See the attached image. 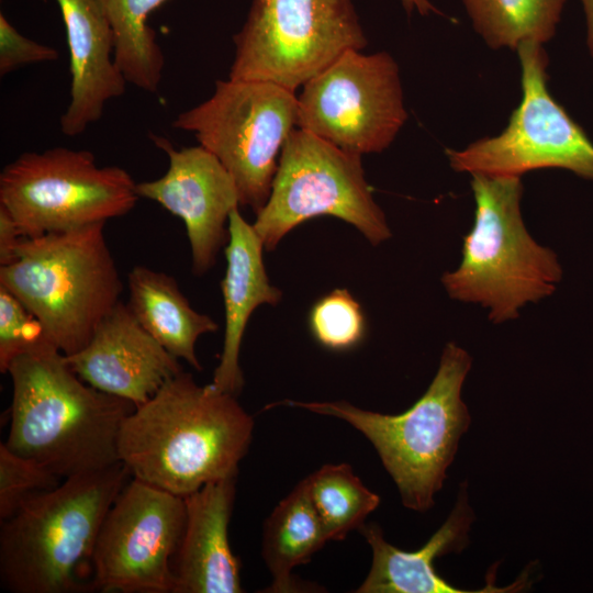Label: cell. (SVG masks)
Here are the masks:
<instances>
[{"label":"cell","mask_w":593,"mask_h":593,"mask_svg":"<svg viewBox=\"0 0 593 593\" xmlns=\"http://www.w3.org/2000/svg\"><path fill=\"white\" fill-rule=\"evenodd\" d=\"M298 96L282 86L227 79L172 122L190 132L225 167L239 202L257 214L267 203L284 143L296 128Z\"/></svg>","instance_id":"7"},{"label":"cell","mask_w":593,"mask_h":593,"mask_svg":"<svg viewBox=\"0 0 593 593\" xmlns=\"http://www.w3.org/2000/svg\"><path fill=\"white\" fill-rule=\"evenodd\" d=\"M127 306L143 328L167 351L202 370L195 343L219 325L197 312L179 289L175 278L146 266H135L127 276Z\"/></svg>","instance_id":"20"},{"label":"cell","mask_w":593,"mask_h":593,"mask_svg":"<svg viewBox=\"0 0 593 593\" xmlns=\"http://www.w3.org/2000/svg\"><path fill=\"white\" fill-rule=\"evenodd\" d=\"M471 176L474 223L463 237L460 265L441 281L450 298L479 304L492 322L503 323L550 295L562 269L557 255L524 224L521 177Z\"/></svg>","instance_id":"6"},{"label":"cell","mask_w":593,"mask_h":593,"mask_svg":"<svg viewBox=\"0 0 593 593\" xmlns=\"http://www.w3.org/2000/svg\"><path fill=\"white\" fill-rule=\"evenodd\" d=\"M233 42L230 79L292 91L345 52L368 44L353 0H253Z\"/></svg>","instance_id":"10"},{"label":"cell","mask_w":593,"mask_h":593,"mask_svg":"<svg viewBox=\"0 0 593 593\" xmlns=\"http://www.w3.org/2000/svg\"><path fill=\"white\" fill-rule=\"evenodd\" d=\"M228 231L226 270L221 282L225 332L212 383L237 396L244 385L239 350L247 322L261 304L277 305L282 293L270 283L262 259L264 244L238 208L230 215Z\"/></svg>","instance_id":"19"},{"label":"cell","mask_w":593,"mask_h":593,"mask_svg":"<svg viewBox=\"0 0 593 593\" xmlns=\"http://www.w3.org/2000/svg\"><path fill=\"white\" fill-rule=\"evenodd\" d=\"M473 511L468 504L466 485L462 484L457 503L446 522L416 551L401 550L385 540L382 529L374 523L363 525L360 532L372 551V563L357 593H501L516 592L526 586L527 575L511 586L496 588L493 580L482 590H461L443 579L434 568L439 556L461 551L468 542V532L473 522Z\"/></svg>","instance_id":"18"},{"label":"cell","mask_w":593,"mask_h":593,"mask_svg":"<svg viewBox=\"0 0 593 593\" xmlns=\"http://www.w3.org/2000/svg\"><path fill=\"white\" fill-rule=\"evenodd\" d=\"M88 384L136 406L182 371L179 359L149 335L120 301L79 351L65 356Z\"/></svg>","instance_id":"15"},{"label":"cell","mask_w":593,"mask_h":593,"mask_svg":"<svg viewBox=\"0 0 593 593\" xmlns=\"http://www.w3.org/2000/svg\"><path fill=\"white\" fill-rule=\"evenodd\" d=\"M253 432L236 395L181 371L124 418L118 456L133 478L184 497L236 477Z\"/></svg>","instance_id":"1"},{"label":"cell","mask_w":593,"mask_h":593,"mask_svg":"<svg viewBox=\"0 0 593 593\" xmlns=\"http://www.w3.org/2000/svg\"><path fill=\"white\" fill-rule=\"evenodd\" d=\"M309 323L314 338L333 350L356 346L365 334L360 304L346 289H335L320 299L310 312Z\"/></svg>","instance_id":"25"},{"label":"cell","mask_w":593,"mask_h":593,"mask_svg":"<svg viewBox=\"0 0 593 593\" xmlns=\"http://www.w3.org/2000/svg\"><path fill=\"white\" fill-rule=\"evenodd\" d=\"M138 199L128 171L100 167L85 149L26 152L0 172V205L22 237L105 223L128 213Z\"/></svg>","instance_id":"8"},{"label":"cell","mask_w":593,"mask_h":593,"mask_svg":"<svg viewBox=\"0 0 593 593\" xmlns=\"http://www.w3.org/2000/svg\"><path fill=\"white\" fill-rule=\"evenodd\" d=\"M184 525L182 496L132 477L100 527L92 591L174 593L171 560Z\"/></svg>","instance_id":"13"},{"label":"cell","mask_w":593,"mask_h":593,"mask_svg":"<svg viewBox=\"0 0 593 593\" xmlns=\"http://www.w3.org/2000/svg\"><path fill=\"white\" fill-rule=\"evenodd\" d=\"M60 478L36 461L0 443V522L10 517L31 495L55 488Z\"/></svg>","instance_id":"26"},{"label":"cell","mask_w":593,"mask_h":593,"mask_svg":"<svg viewBox=\"0 0 593 593\" xmlns=\"http://www.w3.org/2000/svg\"><path fill=\"white\" fill-rule=\"evenodd\" d=\"M407 14L417 11L422 15L439 11L432 4L429 0H400Z\"/></svg>","instance_id":"30"},{"label":"cell","mask_w":593,"mask_h":593,"mask_svg":"<svg viewBox=\"0 0 593 593\" xmlns=\"http://www.w3.org/2000/svg\"><path fill=\"white\" fill-rule=\"evenodd\" d=\"M150 137L167 154L168 169L158 179L136 182V192L183 221L192 270L202 275L228 242L230 215L240 205L237 187L221 161L200 144L176 149L163 136Z\"/></svg>","instance_id":"14"},{"label":"cell","mask_w":593,"mask_h":593,"mask_svg":"<svg viewBox=\"0 0 593 593\" xmlns=\"http://www.w3.org/2000/svg\"><path fill=\"white\" fill-rule=\"evenodd\" d=\"M167 0H101L114 37V59L127 83L157 93L165 57L148 15Z\"/></svg>","instance_id":"22"},{"label":"cell","mask_w":593,"mask_h":593,"mask_svg":"<svg viewBox=\"0 0 593 593\" xmlns=\"http://www.w3.org/2000/svg\"><path fill=\"white\" fill-rule=\"evenodd\" d=\"M22 235L10 213L0 205V267L15 258V249Z\"/></svg>","instance_id":"29"},{"label":"cell","mask_w":593,"mask_h":593,"mask_svg":"<svg viewBox=\"0 0 593 593\" xmlns=\"http://www.w3.org/2000/svg\"><path fill=\"white\" fill-rule=\"evenodd\" d=\"M313 506L329 540H342L365 525L380 497L348 463L324 465L305 478Z\"/></svg>","instance_id":"24"},{"label":"cell","mask_w":593,"mask_h":593,"mask_svg":"<svg viewBox=\"0 0 593 593\" xmlns=\"http://www.w3.org/2000/svg\"><path fill=\"white\" fill-rule=\"evenodd\" d=\"M7 373L10 450L60 479L121 462L119 434L133 403L85 382L47 342L14 358Z\"/></svg>","instance_id":"2"},{"label":"cell","mask_w":593,"mask_h":593,"mask_svg":"<svg viewBox=\"0 0 593 593\" xmlns=\"http://www.w3.org/2000/svg\"><path fill=\"white\" fill-rule=\"evenodd\" d=\"M104 224L21 237L14 260L0 267V284L24 304L45 339L65 356L83 348L121 301L123 283Z\"/></svg>","instance_id":"5"},{"label":"cell","mask_w":593,"mask_h":593,"mask_svg":"<svg viewBox=\"0 0 593 593\" xmlns=\"http://www.w3.org/2000/svg\"><path fill=\"white\" fill-rule=\"evenodd\" d=\"M321 215L353 225L372 245L391 236L361 156L296 127L283 145L269 199L253 226L271 251L291 230Z\"/></svg>","instance_id":"9"},{"label":"cell","mask_w":593,"mask_h":593,"mask_svg":"<svg viewBox=\"0 0 593 593\" xmlns=\"http://www.w3.org/2000/svg\"><path fill=\"white\" fill-rule=\"evenodd\" d=\"M586 18L588 29V46L591 55L593 56V0H581Z\"/></svg>","instance_id":"31"},{"label":"cell","mask_w":593,"mask_h":593,"mask_svg":"<svg viewBox=\"0 0 593 593\" xmlns=\"http://www.w3.org/2000/svg\"><path fill=\"white\" fill-rule=\"evenodd\" d=\"M471 362L465 349L448 343L426 392L398 415L362 410L346 401L286 400L279 405L300 407L349 424L374 447L399 489L403 505L426 512L434 505V495L441 489L460 437L471 422L461 400Z\"/></svg>","instance_id":"4"},{"label":"cell","mask_w":593,"mask_h":593,"mask_svg":"<svg viewBox=\"0 0 593 593\" xmlns=\"http://www.w3.org/2000/svg\"><path fill=\"white\" fill-rule=\"evenodd\" d=\"M66 30L71 75L70 101L60 116L68 137L98 122L105 104L127 83L114 59L115 37L101 0H56Z\"/></svg>","instance_id":"16"},{"label":"cell","mask_w":593,"mask_h":593,"mask_svg":"<svg viewBox=\"0 0 593 593\" xmlns=\"http://www.w3.org/2000/svg\"><path fill=\"white\" fill-rule=\"evenodd\" d=\"M474 30L492 48L544 44L556 32L566 0H462Z\"/></svg>","instance_id":"23"},{"label":"cell","mask_w":593,"mask_h":593,"mask_svg":"<svg viewBox=\"0 0 593 593\" xmlns=\"http://www.w3.org/2000/svg\"><path fill=\"white\" fill-rule=\"evenodd\" d=\"M327 541L303 479L277 504L264 524L261 556L272 578L266 592L296 591L292 571L309 562Z\"/></svg>","instance_id":"21"},{"label":"cell","mask_w":593,"mask_h":593,"mask_svg":"<svg viewBox=\"0 0 593 593\" xmlns=\"http://www.w3.org/2000/svg\"><path fill=\"white\" fill-rule=\"evenodd\" d=\"M406 120L399 66L387 52L347 51L298 96L296 127L360 156L388 148Z\"/></svg>","instance_id":"11"},{"label":"cell","mask_w":593,"mask_h":593,"mask_svg":"<svg viewBox=\"0 0 593 593\" xmlns=\"http://www.w3.org/2000/svg\"><path fill=\"white\" fill-rule=\"evenodd\" d=\"M132 477L118 462L35 493L0 527V582L13 593L92 591L102 522Z\"/></svg>","instance_id":"3"},{"label":"cell","mask_w":593,"mask_h":593,"mask_svg":"<svg viewBox=\"0 0 593 593\" xmlns=\"http://www.w3.org/2000/svg\"><path fill=\"white\" fill-rule=\"evenodd\" d=\"M516 51L523 97L508 125L500 135L481 138L465 149H447L450 166L459 172L495 177L564 168L593 179V143L550 96L542 44L524 42Z\"/></svg>","instance_id":"12"},{"label":"cell","mask_w":593,"mask_h":593,"mask_svg":"<svg viewBox=\"0 0 593 593\" xmlns=\"http://www.w3.org/2000/svg\"><path fill=\"white\" fill-rule=\"evenodd\" d=\"M44 342L47 340L38 321L0 284V371L7 373L14 358Z\"/></svg>","instance_id":"27"},{"label":"cell","mask_w":593,"mask_h":593,"mask_svg":"<svg viewBox=\"0 0 593 593\" xmlns=\"http://www.w3.org/2000/svg\"><path fill=\"white\" fill-rule=\"evenodd\" d=\"M59 53L51 46L37 43L22 35L3 15L0 14V75L30 64L54 61Z\"/></svg>","instance_id":"28"},{"label":"cell","mask_w":593,"mask_h":593,"mask_svg":"<svg viewBox=\"0 0 593 593\" xmlns=\"http://www.w3.org/2000/svg\"><path fill=\"white\" fill-rule=\"evenodd\" d=\"M236 477L206 483L184 496L186 525L171 560L174 593H240V562L228 524Z\"/></svg>","instance_id":"17"}]
</instances>
